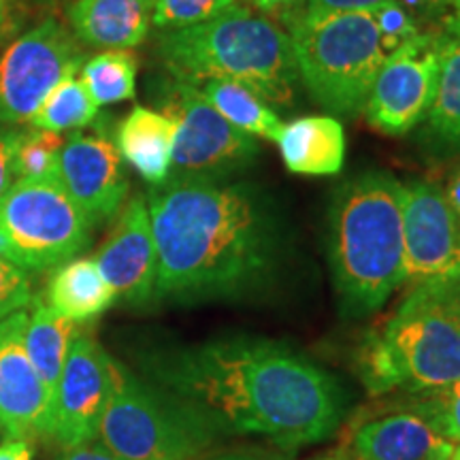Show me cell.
Masks as SVG:
<instances>
[{
    "label": "cell",
    "instance_id": "6da1fadb",
    "mask_svg": "<svg viewBox=\"0 0 460 460\" xmlns=\"http://www.w3.org/2000/svg\"><path fill=\"white\" fill-rule=\"evenodd\" d=\"M141 369L197 405L226 437H264L288 452L329 439L348 411V394L329 371L267 337L160 345L143 354Z\"/></svg>",
    "mask_w": 460,
    "mask_h": 460
},
{
    "label": "cell",
    "instance_id": "7a4b0ae2",
    "mask_svg": "<svg viewBox=\"0 0 460 460\" xmlns=\"http://www.w3.org/2000/svg\"><path fill=\"white\" fill-rule=\"evenodd\" d=\"M146 200L158 256L154 303L243 301L278 281L290 237L269 190L166 177Z\"/></svg>",
    "mask_w": 460,
    "mask_h": 460
},
{
    "label": "cell",
    "instance_id": "3957f363",
    "mask_svg": "<svg viewBox=\"0 0 460 460\" xmlns=\"http://www.w3.org/2000/svg\"><path fill=\"white\" fill-rule=\"evenodd\" d=\"M329 262L349 318L376 314L405 284L402 183L394 175L367 171L332 192Z\"/></svg>",
    "mask_w": 460,
    "mask_h": 460
},
{
    "label": "cell",
    "instance_id": "277c9868",
    "mask_svg": "<svg viewBox=\"0 0 460 460\" xmlns=\"http://www.w3.org/2000/svg\"><path fill=\"white\" fill-rule=\"evenodd\" d=\"M156 54L172 79L239 84L279 107L295 102L301 82L290 37L241 4L203 24L160 31Z\"/></svg>",
    "mask_w": 460,
    "mask_h": 460
},
{
    "label": "cell",
    "instance_id": "5b68a950",
    "mask_svg": "<svg viewBox=\"0 0 460 460\" xmlns=\"http://www.w3.org/2000/svg\"><path fill=\"white\" fill-rule=\"evenodd\" d=\"M298 79L326 111H365L373 82L386 60L371 11L292 13L284 20Z\"/></svg>",
    "mask_w": 460,
    "mask_h": 460
},
{
    "label": "cell",
    "instance_id": "8992f818",
    "mask_svg": "<svg viewBox=\"0 0 460 460\" xmlns=\"http://www.w3.org/2000/svg\"><path fill=\"white\" fill-rule=\"evenodd\" d=\"M362 382L373 394L439 393L460 379V326L413 286L396 314L362 349Z\"/></svg>",
    "mask_w": 460,
    "mask_h": 460
},
{
    "label": "cell",
    "instance_id": "52a82bcc",
    "mask_svg": "<svg viewBox=\"0 0 460 460\" xmlns=\"http://www.w3.org/2000/svg\"><path fill=\"white\" fill-rule=\"evenodd\" d=\"M226 437L197 405L115 360L101 444L124 460H199Z\"/></svg>",
    "mask_w": 460,
    "mask_h": 460
},
{
    "label": "cell",
    "instance_id": "ba28073f",
    "mask_svg": "<svg viewBox=\"0 0 460 460\" xmlns=\"http://www.w3.org/2000/svg\"><path fill=\"white\" fill-rule=\"evenodd\" d=\"M94 224L58 181L17 180L0 200V258L28 273L54 271L92 243Z\"/></svg>",
    "mask_w": 460,
    "mask_h": 460
},
{
    "label": "cell",
    "instance_id": "9c48e42d",
    "mask_svg": "<svg viewBox=\"0 0 460 460\" xmlns=\"http://www.w3.org/2000/svg\"><path fill=\"white\" fill-rule=\"evenodd\" d=\"M152 88L163 113L175 124L172 180L226 181L256 163L261 154L256 137L230 124L199 85L169 77L154 82Z\"/></svg>",
    "mask_w": 460,
    "mask_h": 460
},
{
    "label": "cell",
    "instance_id": "30bf717a",
    "mask_svg": "<svg viewBox=\"0 0 460 460\" xmlns=\"http://www.w3.org/2000/svg\"><path fill=\"white\" fill-rule=\"evenodd\" d=\"M85 54L68 28L48 17L0 54V124L31 118L62 79L82 71Z\"/></svg>",
    "mask_w": 460,
    "mask_h": 460
},
{
    "label": "cell",
    "instance_id": "8fae6325",
    "mask_svg": "<svg viewBox=\"0 0 460 460\" xmlns=\"http://www.w3.org/2000/svg\"><path fill=\"white\" fill-rule=\"evenodd\" d=\"M115 358L88 331H79L68 349L51 401L48 439L62 450L92 444L113 393Z\"/></svg>",
    "mask_w": 460,
    "mask_h": 460
},
{
    "label": "cell",
    "instance_id": "7c38bea8",
    "mask_svg": "<svg viewBox=\"0 0 460 460\" xmlns=\"http://www.w3.org/2000/svg\"><path fill=\"white\" fill-rule=\"evenodd\" d=\"M439 73L437 32H418L386 56L373 82L365 118L384 135H407L427 118Z\"/></svg>",
    "mask_w": 460,
    "mask_h": 460
},
{
    "label": "cell",
    "instance_id": "4fadbf2b",
    "mask_svg": "<svg viewBox=\"0 0 460 460\" xmlns=\"http://www.w3.org/2000/svg\"><path fill=\"white\" fill-rule=\"evenodd\" d=\"M402 243L407 284H460V220L444 188L427 180L402 186Z\"/></svg>",
    "mask_w": 460,
    "mask_h": 460
},
{
    "label": "cell",
    "instance_id": "5bb4252c",
    "mask_svg": "<svg viewBox=\"0 0 460 460\" xmlns=\"http://www.w3.org/2000/svg\"><path fill=\"white\" fill-rule=\"evenodd\" d=\"M26 324L28 309L0 322V427L7 439H48L54 394L26 354Z\"/></svg>",
    "mask_w": 460,
    "mask_h": 460
},
{
    "label": "cell",
    "instance_id": "9a60e30c",
    "mask_svg": "<svg viewBox=\"0 0 460 460\" xmlns=\"http://www.w3.org/2000/svg\"><path fill=\"white\" fill-rule=\"evenodd\" d=\"M56 177L94 226L122 211L130 190L128 172L115 143L84 132H73L65 141Z\"/></svg>",
    "mask_w": 460,
    "mask_h": 460
},
{
    "label": "cell",
    "instance_id": "2e32d148",
    "mask_svg": "<svg viewBox=\"0 0 460 460\" xmlns=\"http://www.w3.org/2000/svg\"><path fill=\"white\" fill-rule=\"evenodd\" d=\"M94 262L115 296L137 307L154 303L158 256L146 194H135L122 207Z\"/></svg>",
    "mask_w": 460,
    "mask_h": 460
},
{
    "label": "cell",
    "instance_id": "e0dca14e",
    "mask_svg": "<svg viewBox=\"0 0 460 460\" xmlns=\"http://www.w3.org/2000/svg\"><path fill=\"white\" fill-rule=\"evenodd\" d=\"M454 444L418 411H396L356 429L349 460H447Z\"/></svg>",
    "mask_w": 460,
    "mask_h": 460
},
{
    "label": "cell",
    "instance_id": "ac0fdd59",
    "mask_svg": "<svg viewBox=\"0 0 460 460\" xmlns=\"http://www.w3.org/2000/svg\"><path fill=\"white\" fill-rule=\"evenodd\" d=\"M68 24L82 45L96 49H132L152 26V0H71Z\"/></svg>",
    "mask_w": 460,
    "mask_h": 460
},
{
    "label": "cell",
    "instance_id": "d6986e66",
    "mask_svg": "<svg viewBox=\"0 0 460 460\" xmlns=\"http://www.w3.org/2000/svg\"><path fill=\"white\" fill-rule=\"evenodd\" d=\"M437 88L418 139L437 156L460 154V22L446 17L437 32Z\"/></svg>",
    "mask_w": 460,
    "mask_h": 460
},
{
    "label": "cell",
    "instance_id": "ffe728a7",
    "mask_svg": "<svg viewBox=\"0 0 460 460\" xmlns=\"http://www.w3.org/2000/svg\"><path fill=\"white\" fill-rule=\"evenodd\" d=\"M281 158L296 175H337L345 163V132L329 115H305L281 128Z\"/></svg>",
    "mask_w": 460,
    "mask_h": 460
},
{
    "label": "cell",
    "instance_id": "44dd1931",
    "mask_svg": "<svg viewBox=\"0 0 460 460\" xmlns=\"http://www.w3.org/2000/svg\"><path fill=\"white\" fill-rule=\"evenodd\" d=\"M175 124L163 111L135 107L119 122L115 147L149 186L163 183L171 172Z\"/></svg>",
    "mask_w": 460,
    "mask_h": 460
},
{
    "label": "cell",
    "instance_id": "7402d4cb",
    "mask_svg": "<svg viewBox=\"0 0 460 460\" xmlns=\"http://www.w3.org/2000/svg\"><path fill=\"white\" fill-rule=\"evenodd\" d=\"M39 296L51 312L73 322L96 318L115 301V292L102 278L94 258H73L60 264Z\"/></svg>",
    "mask_w": 460,
    "mask_h": 460
},
{
    "label": "cell",
    "instance_id": "603a6c76",
    "mask_svg": "<svg viewBox=\"0 0 460 460\" xmlns=\"http://www.w3.org/2000/svg\"><path fill=\"white\" fill-rule=\"evenodd\" d=\"M32 303V312H28V324L24 332L26 354L34 369H37L39 377L43 379L45 386L54 394L68 349H71L73 339L77 337L82 326H79V322L66 320L51 312L39 295H34Z\"/></svg>",
    "mask_w": 460,
    "mask_h": 460
},
{
    "label": "cell",
    "instance_id": "cb8c5ba5",
    "mask_svg": "<svg viewBox=\"0 0 460 460\" xmlns=\"http://www.w3.org/2000/svg\"><path fill=\"white\" fill-rule=\"evenodd\" d=\"M199 88L205 99L239 130L256 139L261 137V139L278 143L284 124L278 113L250 88L230 82H207Z\"/></svg>",
    "mask_w": 460,
    "mask_h": 460
},
{
    "label": "cell",
    "instance_id": "d4e9b609",
    "mask_svg": "<svg viewBox=\"0 0 460 460\" xmlns=\"http://www.w3.org/2000/svg\"><path fill=\"white\" fill-rule=\"evenodd\" d=\"M99 118V105L90 96L82 79L77 75L62 79L54 90L49 92L43 105L34 111L31 118L32 128L48 132H68L90 126Z\"/></svg>",
    "mask_w": 460,
    "mask_h": 460
},
{
    "label": "cell",
    "instance_id": "484cf974",
    "mask_svg": "<svg viewBox=\"0 0 460 460\" xmlns=\"http://www.w3.org/2000/svg\"><path fill=\"white\" fill-rule=\"evenodd\" d=\"M82 82L96 105L135 99L137 58L128 49H107L82 66Z\"/></svg>",
    "mask_w": 460,
    "mask_h": 460
},
{
    "label": "cell",
    "instance_id": "4316f807",
    "mask_svg": "<svg viewBox=\"0 0 460 460\" xmlns=\"http://www.w3.org/2000/svg\"><path fill=\"white\" fill-rule=\"evenodd\" d=\"M65 139L56 132L26 130L15 154L17 180H51L58 175V158Z\"/></svg>",
    "mask_w": 460,
    "mask_h": 460
},
{
    "label": "cell",
    "instance_id": "83f0119b",
    "mask_svg": "<svg viewBox=\"0 0 460 460\" xmlns=\"http://www.w3.org/2000/svg\"><path fill=\"white\" fill-rule=\"evenodd\" d=\"M237 4V0H152V24L160 31H177L214 20Z\"/></svg>",
    "mask_w": 460,
    "mask_h": 460
},
{
    "label": "cell",
    "instance_id": "f1b7e54d",
    "mask_svg": "<svg viewBox=\"0 0 460 460\" xmlns=\"http://www.w3.org/2000/svg\"><path fill=\"white\" fill-rule=\"evenodd\" d=\"M411 410L427 418L450 444H460V379L439 393L420 394Z\"/></svg>",
    "mask_w": 460,
    "mask_h": 460
},
{
    "label": "cell",
    "instance_id": "f546056e",
    "mask_svg": "<svg viewBox=\"0 0 460 460\" xmlns=\"http://www.w3.org/2000/svg\"><path fill=\"white\" fill-rule=\"evenodd\" d=\"M371 13L376 17L379 39H382V48L386 54H393L402 43H407L418 32H422L416 15L407 7H402L399 0L382 4V7L373 9Z\"/></svg>",
    "mask_w": 460,
    "mask_h": 460
},
{
    "label": "cell",
    "instance_id": "4dcf8cb0",
    "mask_svg": "<svg viewBox=\"0 0 460 460\" xmlns=\"http://www.w3.org/2000/svg\"><path fill=\"white\" fill-rule=\"evenodd\" d=\"M32 278L26 269L0 258V322L32 305Z\"/></svg>",
    "mask_w": 460,
    "mask_h": 460
},
{
    "label": "cell",
    "instance_id": "1f68e13d",
    "mask_svg": "<svg viewBox=\"0 0 460 460\" xmlns=\"http://www.w3.org/2000/svg\"><path fill=\"white\" fill-rule=\"evenodd\" d=\"M24 132L26 130L15 128V126H4V128H0V200H3L4 194H7L11 186L17 181L15 154Z\"/></svg>",
    "mask_w": 460,
    "mask_h": 460
},
{
    "label": "cell",
    "instance_id": "d6a6232c",
    "mask_svg": "<svg viewBox=\"0 0 460 460\" xmlns=\"http://www.w3.org/2000/svg\"><path fill=\"white\" fill-rule=\"evenodd\" d=\"M393 0H298L292 13H335V11H373ZM290 13V15H292Z\"/></svg>",
    "mask_w": 460,
    "mask_h": 460
},
{
    "label": "cell",
    "instance_id": "836d02e7",
    "mask_svg": "<svg viewBox=\"0 0 460 460\" xmlns=\"http://www.w3.org/2000/svg\"><path fill=\"white\" fill-rule=\"evenodd\" d=\"M420 288L429 292L447 314L452 315L454 322L460 326V284L458 281H427L420 284Z\"/></svg>",
    "mask_w": 460,
    "mask_h": 460
},
{
    "label": "cell",
    "instance_id": "e575fe53",
    "mask_svg": "<svg viewBox=\"0 0 460 460\" xmlns=\"http://www.w3.org/2000/svg\"><path fill=\"white\" fill-rule=\"evenodd\" d=\"M402 7H407L416 15V20H435L444 17L446 11L452 7V0H399Z\"/></svg>",
    "mask_w": 460,
    "mask_h": 460
},
{
    "label": "cell",
    "instance_id": "d590c367",
    "mask_svg": "<svg viewBox=\"0 0 460 460\" xmlns=\"http://www.w3.org/2000/svg\"><path fill=\"white\" fill-rule=\"evenodd\" d=\"M58 460H124L118 454L107 450L105 446H94V444H84L77 447H68L58 456Z\"/></svg>",
    "mask_w": 460,
    "mask_h": 460
},
{
    "label": "cell",
    "instance_id": "8d00e7d4",
    "mask_svg": "<svg viewBox=\"0 0 460 460\" xmlns=\"http://www.w3.org/2000/svg\"><path fill=\"white\" fill-rule=\"evenodd\" d=\"M199 460H284L279 454L269 450H258V447H245V450H230L214 456H203Z\"/></svg>",
    "mask_w": 460,
    "mask_h": 460
},
{
    "label": "cell",
    "instance_id": "74e56055",
    "mask_svg": "<svg viewBox=\"0 0 460 460\" xmlns=\"http://www.w3.org/2000/svg\"><path fill=\"white\" fill-rule=\"evenodd\" d=\"M250 3L252 7L261 11V13L279 17V20L284 22L286 17L296 9L298 0H250Z\"/></svg>",
    "mask_w": 460,
    "mask_h": 460
},
{
    "label": "cell",
    "instance_id": "f35d334b",
    "mask_svg": "<svg viewBox=\"0 0 460 460\" xmlns=\"http://www.w3.org/2000/svg\"><path fill=\"white\" fill-rule=\"evenodd\" d=\"M0 460H32V444L26 439H7L0 444Z\"/></svg>",
    "mask_w": 460,
    "mask_h": 460
},
{
    "label": "cell",
    "instance_id": "ab89813d",
    "mask_svg": "<svg viewBox=\"0 0 460 460\" xmlns=\"http://www.w3.org/2000/svg\"><path fill=\"white\" fill-rule=\"evenodd\" d=\"M446 197H447V203L452 205L454 214H456V217L460 220V164L458 169L452 172L450 181H447V188L444 190Z\"/></svg>",
    "mask_w": 460,
    "mask_h": 460
},
{
    "label": "cell",
    "instance_id": "60d3db41",
    "mask_svg": "<svg viewBox=\"0 0 460 460\" xmlns=\"http://www.w3.org/2000/svg\"><path fill=\"white\" fill-rule=\"evenodd\" d=\"M314 460H349L348 447H337V450H331V452L322 454V456L314 458Z\"/></svg>",
    "mask_w": 460,
    "mask_h": 460
},
{
    "label": "cell",
    "instance_id": "b9f144b4",
    "mask_svg": "<svg viewBox=\"0 0 460 460\" xmlns=\"http://www.w3.org/2000/svg\"><path fill=\"white\" fill-rule=\"evenodd\" d=\"M454 13L452 15H446V17H452V20L460 22V0H452V7H450Z\"/></svg>",
    "mask_w": 460,
    "mask_h": 460
},
{
    "label": "cell",
    "instance_id": "7bdbcfd3",
    "mask_svg": "<svg viewBox=\"0 0 460 460\" xmlns=\"http://www.w3.org/2000/svg\"><path fill=\"white\" fill-rule=\"evenodd\" d=\"M447 460H460V444L454 446V450H452L450 458H447Z\"/></svg>",
    "mask_w": 460,
    "mask_h": 460
},
{
    "label": "cell",
    "instance_id": "ee69618b",
    "mask_svg": "<svg viewBox=\"0 0 460 460\" xmlns=\"http://www.w3.org/2000/svg\"><path fill=\"white\" fill-rule=\"evenodd\" d=\"M3 7H4V0H0V22H3Z\"/></svg>",
    "mask_w": 460,
    "mask_h": 460
},
{
    "label": "cell",
    "instance_id": "f6af8a7d",
    "mask_svg": "<svg viewBox=\"0 0 460 460\" xmlns=\"http://www.w3.org/2000/svg\"><path fill=\"white\" fill-rule=\"evenodd\" d=\"M0 435H4V430H3V427H0Z\"/></svg>",
    "mask_w": 460,
    "mask_h": 460
},
{
    "label": "cell",
    "instance_id": "bcb514c9",
    "mask_svg": "<svg viewBox=\"0 0 460 460\" xmlns=\"http://www.w3.org/2000/svg\"><path fill=\"white\" fill-rule=\"evenodd\" d=\"M68 3H71V0H68Z\"/></svg>",
    "mask_w": 460,
    "mask_h": 460
}]
</instances>
